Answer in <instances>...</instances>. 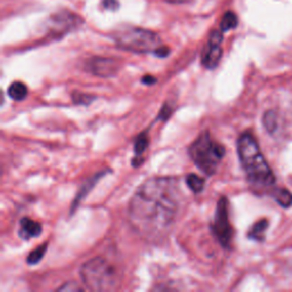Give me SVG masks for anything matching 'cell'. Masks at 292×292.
<instances>
[{
    "mask_svg": "<svg viewBox=\"0 0 292 292\" xmlns=\"http://www.w3.org/2000/svg\"><path fill=\"white\" fill-rule=\"evenodd\" d=\"M46 251H47V243H44L40 246H38L37 249L32 250L29 254L28 258H26V263H28L29 265L38 264L40 260L44 258V256H45V254H46Z\"/></svg>",
    "mask_w": 292,
    "mask_h": 292,
    "instance_id": "ac0fdd59",
    "label": "cell"
},
{
    "mask_svg": "<svg viewBox=\"0 0 292 292\" xmlns=\"http://www.w3.org/2000/svg\"><path fill=\"white\" fill-rule=\"evenodd\" d=\"M169 53H170V49L168 47L161 46L158 51L154 53V55H156L158 57H165V56L169 55Z\"/></svg>",
    "mask_w": 292,
    "mask_h": 292,
    "instance_id": "603a6c76",
    "label": "cell"
},
{
    "mask_svg": "<svg viewBox=\"0 0 292 292\" xmlns=\"http://www.w3.org/2000/svg\"><path fill=\"white\" fill-rule=\"evenodd\" d=\"M225 153V147L215 142L208 132L200 134L188 147V154L193 162L202 173L209 176L217 172Z\"/></svg>",
    "mask_w": 292,
    "mask_h": 292,
    "instance_id": "277c9868",
    "label": "cell"
},
{
    "mask_svg": "<svg viewBox=\"0 0 292 292\" xmlns=\"http://www.w3.org/2000/svg\"><path fill=\"white\" fill-rule=\"evenodd\" d=\"M86 70L102 78L113 77L119 71V63L105 57H93L86 63Z\"/></svg>",
    "mask_w": 292,
    "mask_h": 292,
    "instance_id": "ba28073f",
    "label": "cell"
},
{
    "mask_svg": "<svg viewBox=\"0 0 292 292\" xmlns=\"http://www.w3.org/2000/svg\"><path fill=\"white\" fill-rule=\"evenodd\" d=\"M237 23H239V20H237L235 13L226 12L221 21V30L223 32H227V31L235 29L237 26Z\"/></svg>",
    "mask_w": 292,
    "mask_h": 292,
    "instance_id": "5bb4252c",
    "label": "cell"
},
{
    "mask_svg": "<svg viewBox=\"0 0 292 292\" xmlns=\"http://www.w3.org/2000/svg\"><path fill=\"white\" fill-rule=\"evenodd\" d=\"M60 291H67V290H73V291H80L81 290V287L78 286V285H75V283H72V282H69V283H66L65 285H63L61 286L60 289H58Z\"/></svg>",
    "mask_w": 292,
    "mask_h": 292,
    "instance_id": "7402d4cb",
    "label": "cell"
},
{
    "mask_svg": "<svg viewBox=\"0 0 292 292\" xmlns=\"http://www.w3.org/2000/svg\"><path fill=\"white\" fill-rule=\"evenodd\" d=\"M142 82L144 85H154L156 82V79L152 75H145V77L142 78Z\"/></svg>",
    "mask_w": 292,
    "mask_h": 292,
    "instance_id": "cb8c5ba5",
    "label": "cell"
},
{
    "mask_svg": "<svg viewBox=\"0 0 292 292\" xmlns=\"http://www.w3.org/2000/svg\"><path fill=\"white\" fill-rule=\"evenodd\" d=\"M172 111H173L172 107H169L167 104H165V105L162 107V110H161V112H160L159 118H160L161 120H165V119H167L168 116L170 115V113H172Z\"/></svg>",
    "mask_w": 292,
    "mask_h": 292,
    "instance_id": "44dd1931",
    "label": "cell"
},
{
    "mask_svg": "<svg viewBox=\"0 0 292 292\" xmlns=\"http://www.w3.org/2000/svg\"><path fill=\"white\" fill-rule=\"evenodd\" d=\"M223 31L222 30H215L211 32L208 43H206L205 47L202 53V65L206 69L213 70L218 65L219 61H221L223 55L222 43H223Z\"/></svg>",
    "mask_w": 292,
    "mask_h": 292,
    "instance_id": "52a82bcc",
    "label": "cell"
},
{
    "mask_svg": "<svg viewBox=\"0 0 292 292\" xmlns=\"http://www.w3.org/2000/svg\"><path fill=\"white\" fill-rule=\"evenodd\" d=\"M72 100H73L75 104H88V103L92 102L93 97L89 95H85V94L74 93V95L72 96Z\"/></svg>",
    "mask_w": 292,
    "mask_h": 292,
    "instance_id": "d6986e66",
    "label": "cell"
},
{
    "mask_svg": "<svg viewBox=\"0 0 292 292\" xmlns=\"http://www.w3.org/2000/svg\"><path fill=\"white\" fill-rule=\"evenodd\" d=\"M104 175H105L104 173H97V174L95 175V176L92 177L91 179H89L88 182L84 183L81 190L79 191L77 197H75L74 201H73V203H72V208H71L72 211H73L75 208H77L80 202H81V201L85 199V197L87 196L88 193L93 190V187L96 185V183H97L98 181H100V178H102L103 176H104Z\"/></svg>",
    "mask_w": 292,
    "mask_h": 292,
    "instance_id": "30bf717a",
    "label": "cell"
},
{
    "mask_svg": "<svg viewBox=\"0 0 292 292\" xmlns=\"http://www.w3.org/2000/svg\"><path fill=\"white\" fill-rule=\"evenodd\" d=\"M80 274L85 285L92 291H112L119 285L118 269L101 256L85 263Z\"/></svg>",
    "mask_w": 292,
    "mask_h": 292,
    "instance_id": "3957f363",
    "label": "cell"
},
{
    "mask_svg": "<svg viewBox=\"0 0 292 292\" xmlns=\"http://www.w3.org/2000/svg\"><path fill=\"white\" fill-rule=\"evenodd\" d=\"M147 145H149V137H147V134L143 133L141 135H138L136 141H135V145H134L135 156H136V158L141 156L144 152L146 151Z\"/></svg>",
    "mask_w": 292,
    "mask_h": 292,
    "instance_id": "2e32d148",
    "label": "cell"
},
{
    "mask_svg": "<svg viewBox=\"0 0 292 292\" xmlns=\"http://www.w3.org/2000/svg\"><path fill=\"white\" fill-rule=\"evenodd\" d=\"M237 153L242 168L251 184L258 187L274 185L275 176L260 152L258 143L256 142L253 135L249 133L241 135L237 141Z\"/></svg>",
    "mask_w": 292,
    "mask_h": 292,
    "instance_id": "7a4b0ae2",
    "label": "cell"
},
{
    "mask_svg": "<svg viewBox=\"0 0 292 292\" xmlns=\"http://www.w3.org/2000/svg\"><path fill=\"white\" fill-rule=\"evenodd\" d=\"M7 94L12 100L23 101L28 96V88L21 81H14L7 89Z\"/></svg>",
    "mask_w": 292,
    "mask_h": 292,
    "instance_id": "8fae6325",
    "label": "cell"
},
{
    "mask_svg": "<svg viewBox=\"0 0 292 292\" xmlns=\"http://www.w3.org/2000/svg\"><path fill=\"white\" fill-rule=\"evenodd\" d=\"M116 46L123 51L146 54L155 53L162 46L161 39L155 32L141 28H128L114 34Z\"/></svg>",
    "mask_w": 292,
    "mask_h": 292,
    "instance_id": "5b68a950",
    "label": "cell"
},
{
    "mask_svg": "<svg viewBox=\"0 0 292 292\" xmlns=\"http://www.w3.org/2000/svg\"><path fill=\"white\" fill-rule=\"evenodd\" d=\"M186 184L188 188L192 192H194L195 194H199L204 188V179L201 178L200 176H197L195 174H190L187 175L186 177Z\"/></svg>",
    "mask_w": 292,
    "mask_h": 292,
    "instance_id": "4fadbf2b",
    "label": "cell"
},
{
    "mask_svg": "<svg viewBox=\"0 0 292 292\" xmlns=\"http://www.w3.org/2000/svg\"><path fill=\"white\" fill-rule=\"evenodd\" d=\"M213 232L224 248H230L233 240V227L228 216V201L226 197H221L216 206Z\"/></svg>",
    "mask_w": 292,
    "mask_h": 292,
    "instance_id": "8992f818",
    "label": "cell"
},
{
    "mask_svg": "<svg viewBox=\"0 0 292 292\" xmlns=\"http://www.w3.org/2000/svg\"><path fill=\"white\" fill-rule=\"evenodd\" d=\"M264 127L268 133L273 134L277 129V115L274 111H267L263 118Z\"/></svg>",
    "mask_w": 292,
    "mask_h": 292,
    "instance_id": "e0dca14e",
    "label": "cell"
},
{
    "mask_svg": "<svg viewBox=\"0 0 292 292\" xmlns=\"http://www.w3.org/2000/svg\"><path fill=\"white\" fill-rule=\"evenodd\" d=\"M103 6L107 8V10L114 11V10H116V8H118L119 4H118V2H116V0H104V2H103Z\"/></svg>",
    "mask_w": 292,
    "mask_h": 292,
    "instance_id": "ffe728a7",
    "label": "cell"
},
{
    "mask_svg": "<svg viewBox=\"0 0 292 292\" xmlns=\"http://www.w3.org/2000/svg\"><path fill=\"white\" fill-rule=\"evenodd\" d=\"M273 195L277 203H280L283 208H290L292 205V194L290 191L284 190V188H278L273 193Z\"/></svg>",
    "mask_w": 292,
    "mask_h": 292,
    "instance_id": "9a60e30c",
    "label": "cell"
},
{
    "mask_svg": "<svg viewBox=\"0 0 292 292\" xmlns=\"http://www.w3.org/2000/svg\"><path fill=\"white\" fill-rule=\"evenodd\" d=\"M267 227H268L267 219H262V221L255 223L248 233L249 239L255 240V241H263L264 234H265V232H266Z\"/></svg>",
    "mask_w": 292,
    "mask_h": 292,
    "instance_id": "7c38bea8",
    "label": "cell"
},
{
    "mask_svg": "<svg viewBox=\"0 0 292 292\" xmlns=\"http://www.w3.org/2000/svg\"><path fill=\"white\" fill-rule=\"evenodd\" d=\"M177 179L153 177L139 186L128 208L130 225L147 240L163 237L173 227L181 206Z\"/></svg>",
    "mask_w": 292,
    "mask_h": 292,
    "instance_id": "6da1fadb",
    "label": "cell"
},
{
    "mask_svg": "<svg viewBox=\"0 0 292 292\" xmlns=\"http://www.w3.org/2000/svg\"><path fill=\"white\" fill-rule=\"evenodd\" d=\"M43 232V227L40 223L34 222L33 219L29 217H24L20 222V232L19 234L24 240H31L33 237H37Z\"/></svg>",
    "mask_w": 292,
    "mask_h": 292,
    "instance_id": "9c48e42d",
    "label": "cell"
}]
</instances>
